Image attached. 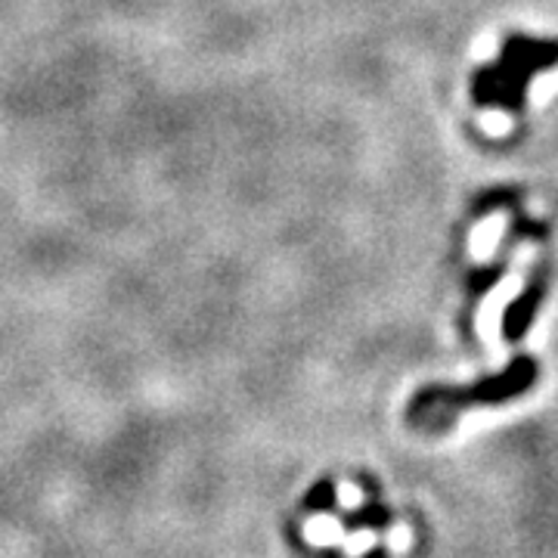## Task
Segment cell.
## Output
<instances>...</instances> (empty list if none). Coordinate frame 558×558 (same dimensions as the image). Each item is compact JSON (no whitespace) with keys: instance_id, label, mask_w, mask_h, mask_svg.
Returning <instances> with one entry per match:
<instances>
[{"instance_id":"cell-1","label":"cell","mask_w":558,"mask_h":558,"mask_svg":"<svg viewBox=\"0 0 558 558\" xmlns=\"http://www.w3.org/2000/svg\"><path fill=\"white\" fill-rule=\"evenodd\" d=\"M537 360L521 354L502 373L484 376L475 385H425L410 400L407 422L422 432H444L465 410L497 407V403H509V400L527 395L537 385Z\"/></svg>"},{"instance_id":"cell-2","label":"cell","mask_w":558,"mask_h":558,"mask_svg":"<svg viewBox=\"0 0 558 558\" xmlns=\"http://www.w3.org/2000/svg\"><path fill=\"white\" fill-rule=\"evenodd\" d=\"M558 65V40H539L531 35H512L502 44V57L478 69L472 81V97L478 106H494L506 112H524L531 78Z\"/></svg>"},{"instance_id":"cell-3","label":"cell","mask_w":558,"mask_h":558,"mask_svg":"<svg viewBox=\"0 0 558 558\" xmlns=\"http://www.w3.org/2000/svg\"><path fill=\"white\" fill-rule=\"evenodd\" d=\"M546 289H549V277H546V270H537L531 282L521 289V295L509 307H506V314H502V339L506 341H521L527 336V329H531V323L537 317L539 304L546 299Z\"/></svg>"},{"instance_id":"cell-4","label":"cell","mask_w":558,"mask_h":558,"mask_svg":"<svg viewBox=\"0 0 558 558\" xmlns=\"http://www.w3.org/2000/svg\"><path fill=\"white\" fill-rule=\"evenodd\" d=\"M351 531H357V527H376V531H385L388 524H391V515H388V509L385 506H379V502H366V509H360V512H354V515H348V521H344Z\"/></svg>"}]
</instances>
